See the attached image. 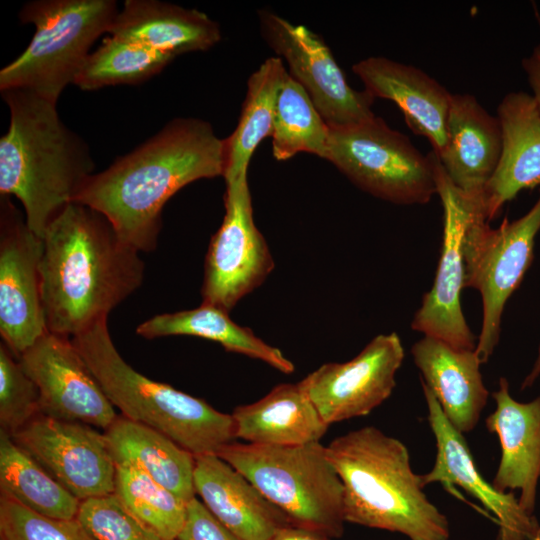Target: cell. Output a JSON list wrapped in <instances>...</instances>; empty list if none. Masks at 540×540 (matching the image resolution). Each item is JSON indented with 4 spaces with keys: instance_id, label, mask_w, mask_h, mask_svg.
I'll list each match as a JSON object with an SVG mask.
<instances>
[{
    "instance_id": "obj_22",
    "label": "cell",
    "mask_w": 540,
    "mask_h": 540,
    "mask_svg": "<svg viewBox=\"0 0 540 540\" xmlns=\"http://www.w3.org/2000/svg\"><path fill=\"white\" fill-rule=\"evenodd\" d=\"M502 150L499 119L471 94L452 93L447 142L437 156L450 181L462 192L481 198Z\"/></svg>"
},
{
    "instance_id": "obj_4",
    "label": "cell",
    "mask_w": 540,
    "mask_h": 540,
    "mask_svg": "<svg viewBox=\"0 0 540 540\" xmlns=\"http://www.w3.org/2000/svg\"><path fill=\"white\" fill-rule=\"evenodd\" d=\"M326 450L343 484L345 522L410 540H449L448 520L426 497L400 440L366 426L335 438Z\"/></svg>"
},
{
    "instance_id": "obj_39",
    "label": "cell",
    "mask_w": 540,
    "mask_h": 540,
    "mask_svg": "<svg viewBox=\"0 0 540 540\" xmlns=\"http://www.w3.org/2000/svg\"><path fill=\"white\" fill-rule=\"evenodd\" d=\"M539 376H540V344L538 347V354H537L536 360L532 366L531 371L524 378L521 389L524 390L526 388L531 387L534 384V382L538 379Z\"/></svg>"
},
{
    "instance_id": "obj_32",
    "label": "cell",
    "mask_w": 540,
    "mask_h": 540,
    "mask_svg": "<svg viewBox=\"0 0 540 540\" xmlns=\"http://www.w3.org/2000/svg\"><path fill=\"white\" fill-rule=\"evenodd\" d=\"M114 494L163 540H177L186 520L187 504L157 483L140 466L116 464Z\"/></svg>"
},
{
    "instance_id": "obj_31",
    "label": "cell",
    "mask_w": 540,
    "mask_h": 540,
    "mask_svg": "<svg viewBox=\"0 0 540 540\" xmlns=\"http://www.w3.org/2000/svg\"><path fill=\"white\" fill-rule=\"evenodd\" d=\"M173 59L140 44L109 35L89 54L74 84L86 91L138 84L158 74Z\"/></svg>"
},
{
    "instance_id": "obj_28",
    "label": "cell",
    "mask_w": 540,
    "mask_h": 540,
    "mask_svg": "<svg viewBox=\"0 0 540 540\" xmlns=\"http://www.w3.org/2000/svg\"><path fill=\"white\" fill-rule=\"evenodd\" d=\"M286 73L282 59L270 57L250 75L237 126L224 139L225 180L247 172L254 151L271 136L277 97Z\"/></svg>"
},
{
    "instance_id": "obj_34",
    "label": "cell",
    "mask_w": 540,
    "mask_h": 540,
    "mask_svg": "<svg viewBox=\"0 0 540 540\" xmlns=\"http://www.w3.org/2000/svg\"><path fill=\"white\" fill-rule=\"evenodd\" d=\"M40 414L39 391L18 359L0 345V425L13 435Z\"/></svg>"
},
{
    "instance_id": "obj_7",
    "label": "cell",
    "mask_w": 540,
    "mask_h": 540,
    "mask_svg": "<svg viewBox=\"0 0 540 540\" xmlns=\"http://www.w3.org/2000/svg\"><path fill=\"white\" fill-rule=\"evenodd\" d=\"M219 457L242 473L295 525L344 533L343 484L320 442L262 445L232 442Z\"/></svg>"
},
{
    "instance_id": "obj_26",
    "label": "cell",
    "mask_w": 540,
    "mask_h": 540,
    "mask_svg": "<svg viewBox=\"0 0 540 540\" xmlns=\"http://www.w3.org/2000/svg\"><path fill=\"white\" fill-rule=\"evenodd\" d=\"M104 433L115 464H137L157 483L186 503L196 497V458L171 438L122 415Z\"/></svg>"
},
{
    "instance_id": "obj_10",
    "label": "cell",
    "mask_w": 540,
    "mask_h": 540,
    "mask_svg": "<svg viewBox=\"0 0 540 540\" xmlns=\"http://www.w3.org/2000/svg\"><path fill=\"white\" fill-rule=\"evenodd\" d=\"M434 166L443 208L442 243L432 288L424 294L411 328L455 349L475 350L476 338L463 314L460 295L465 288L464 237L479 213L480 199L462 192L450 181L435 153Z\"/></svg>"
},
{
    "instance_id": "obj_25",
    "label": "cell",
    "mask_w": 540,
    "mask_h": 540,
    "mask_svg": "<svg viewBox=\"0 0 540 540\" xmlns=\"http://www.w3.org/2000/svg\"><path fill=\"white\" fill-rule=\"evenodd\" d=\"M236 439L262 445H302L319 442L329 425L299 382L275 386L258 401L231 414Z\"/></svg>"
},
{
    "instance_id": "obj_19",
    "label": "cell",
    "mask_w": 540,
    "mask_h": 540,
    "mask_svg": "<svg viewBox=\"0 0 540 540\" xmlns=\"http://www.w3.org/2000/svg\"><path fill=\"white\" fill-rule=\"evenodd\" d=\"M352 70L374 98L399 107L409 128L425 137L437 156L443 153L451 92L423 70L385 57L362 59Z\"/></svg>"
},
{
    "instance_id": "obj_36",
    "label": "cell",
    "mask_w": 540,
    "mask_h": 540,
    "mask_svg": "<svg viewBox=\"0 0 540 540\" xmlns=\"http://www.w3.org/2000/svg\"><path fill=\"white\" fill-rule=\"evenodd\" d=\"M177 540H243L224 526L194 497L187 504L185 524Z\"/></svg>"
},
{
    "instance_id": "obj_5",
    "label": "cell",
    "mask_w": 540,
    "mask_h": 540,
    "mask_svg": "<svg viewBox=\"0 0 540 540\" xmlns=\"http://www.w3.org/2000/svg\"><path fill=\"white\" fill-rule=\"evenodd\" d=\"M71 340L122 416L165 434L195 457L217 455L235 441L231 414L132 368L114 346L107 319Z\"/></svg>"
},
{
    "instance_id": "obj_11",
    "label": "cell",
    "mask_w": 540,
    "mask_h": 540,
    "mask_svg": "<svg viewBox=\"0 0 540 540\" xmlns=\"http://www.w3.org/2000/svg\"><path fill=\"white\" fill-rule=\"evenodd\" d=\"M225 215L205 257L203 302L227 312L260 286L274 268L255 225L247 172L225 180Z\"/></svg>"
},
{
    "instance_id": "obj_27",
    "label": "cell",
    "mask_w": 540,
    "mask_h": 540,
    "mask_svg": "<svg viewBox=\"0 0 540 540\" xmlns=\"http://www.w3.org/2000/svg\"><path fill=\"white\" fill-rule=\"evenodd\" d=\"M136 333L146 339L177 335L199 337L219 343L229 352L261 360L282 373L290 374L295 370L294 364L278 348L235 323L229 312L206 303L190 310L155 315L139 324Z\"/></svg>"
},
{
    "instance_id": "obj_18",
    "label": "cell",
    "mask_w": 540,
    "mask_h": 540,
    "mask_svg": "<svg viewBox=\"0 0 540 540\" xmlns=\"http://www.w3.org/2000/svg\"><path fill=\"white\" fill-rule=\"evenodd\" d=\"M497 117L501 155L479 205V216L489 223L518 193L540 185V112L532 95L507 93L497 107Z\"/></svg>"
},
{
    "instance_id": "obj_20",
    "label": "cell",
    "mask_w": 540,
    "mask_h": 540,
    "mask_svg": "<svg viewBox=\"0 0 540 540\" xmlns=\"http://www.w3.org/2000/svg\"><path fill=\"white\" fill-rule=\"evenodd\" d=\"M495 410L486 418V428L497 434L501 459L492 480L500 492L520 490L521 508L533 516L540 479V396L528 402L516 401L506 378L492 393Z\"/></svg>"
},
{
    "instance_id": "obj_9",
    "label": "cell",
    "mask_w": 540,
    "mask_h": 540,
    "mask_svg": "<svg viewBox=\"0 0 540 540\" xmlns=\"http://www.w3.org/2000/svg\"><path fill=\"white\" fill-rule=\"evenodd\" d=\"M539 231L540 193L533 206L516 220L505 219L492 228L478 213L467 228L463 246L465 287L478 290L482 298V325L475 349L482 364L499 342L506 303L533 261Z\"/></svg>"
},
{
    "instance_id": "obj_33",
    "label": "cell",
    "mask_w": 540,
    "mask_h": 540,
    "mask_svg": "<svg viewBox=\"0 0 540 540\" xmlns=\"http://www.w3.org/2000/svg\"><path fill=\"white\" fill-rule=\"evenodd\" d=\"M76 518L96 540H163L114 493L80 501Z\"/></svg>"
},
{
    "instance_id": "obj_24",
    "label": "cell",
    "mask_w": 540,
    "mask_h": 540,
    "mask_svg": "<svg viewBox=\"0 0 540 540\" xmlns=\"http://www.w3.org/2000/svg\"><path fill=\"white\" fill-rule=\"evenodd\" d=\"M108 34L173 58L221 40L219 24L205 13L158 0L125 1Z\"/></svg>"
},
{
    "instance_id": "obj_37",
    "label": "cell",
    "mask_w": 540,
    "mask_h": 540,
    "mask_svg": "<svg viewBox=\"0 0 540 540\" xmlns=\"http://www.w3.org/2000/svg\"><path fill=\"white\" fill-rule=\"evenodd\" d=\"M521 64L532 91L531 95L540 112V42L523 58Z\"/></svg>"
},
{
    "instance_id": "obj_6",
    "label": "cell",
    "mask_w": 540,
    "mask_h": 540,
    "mask_svg": "<svg viewBox=\"0 0 540 540\" xmlns=\"http://www.w3.org/2000/svg\"><path fill=\"white\" fill-rule=\"evenodd\" d=\"M119 9L113 0H37L19 12L35 33L26 49L0 71V90H24L57 104L108 33Z\"/></svg>"
},
{
    "instance_id": "obj_15",
    "label": "cell",
    "mask_w": 540,
    "mask_h": 540,
    "mask_svg": "<svg viewBox=\"0 0 540 540\" xmlns=\"http://www.w3.org/2000/svg\"><path fill=\"white\" fill-rule=\"evenodd\" d=\"M404 348L395 333L374 337L354 358L326 363L299 382L328 424L369 414L393 392Z\"/></svg>"
},
{
    "instance_id": "obj_29",
    "label": "cell",
    "mask_w": 540,
    "mask_h": 540,
    "mask_svg": "<svg viewBox=\"0 0 540 540\" xmlns=\"http://www.w3.org/2000/svg\"><path fill=\"white\" fill-rule=\"evenodd\" d=\"M0 491L22 506L47 517L74 519L80 500L61 486L0 430Z\"/></svg>"
},
{
    "instance_id": "obj_12",
    "label": "cell",
    "mask_w": 540,
    "mask_h": 540,
    "mask_svg": "<svg viewBox=\"0 0 540 540\" xmlns=\"http://www.w3.org/2000/svg\"><path fill=\"white\" fill-rule=\"evenodd\" d=\"M268 45L286 61L288 73L305 89L329 127L353 124L375 116V98L353 89L323 39L303 25L277 14L259 13Z\"/></svg>"
},
{
    "instance_id": "obj_17",
    "label": "cell",
    "mask_w": 540,
    "mask_h": 540,
    "mask_svg": "<svg viewBox=\"0 0 540 540\" xmlns=\"http://www.w3.org/2000/svg\"><path fill=\"white\" fill-rule=\"evenodd\" d=\"M422 389L437 447L434 466L420 475L423 487L435 482L461 487L495 515L499 524L498 540H540V526L535 517L521 508L513 493L496 490L482 477L463 434L450 424L435 396L423 383Z\"/></svg>"
},
{
    "instance_id": "obj_14",
    "label": "cell",
    "mask_w": 540,
    "mask_h": 540,
    "mask_svg": "<svg viewBox=\"0 0 540 540\" xmlns=\"http://www.w3.org/2000/svg\"><path fill=\"white\" fill-rule=\"evenodd\" d=\"M41 238L9 196L0 197V334L18 359L46 332L40 282Z\"/></svg>"
},
{
    "instance_id": "obj_23",
    "label": "cell",
    "mask_w": 540,
    "mask_h": 540,
    "mask_svg": "<svg viewBox=\"0 0 540 540\" xmlns=\"http://www.w3.org/2000/svg\"><path fill=\"white\" fill-rule=\"evenodd\" d=\"M413 361L444 416L461 434L472 431L488 401L475 350H458L423 336L411 348Z\"/></svg>"
},
{
    "instance_id": "obj_3",
    "label": "cell",
    "mask_w": 540,
    "mask_h": 540,
    "mask_svg": "<svg viewBox=\"0 0 540 540\" xmlns=\"http://www.w3.org/2000/svg\"><path fill=\"white\" fill-rule=\"evenodd\" d=\"M1 93L10 122L0 139V193L21 202L29 229L41 238L94 174V161L56 103L24 90Z\"/></svg>"
},
{
    "instance_id": "obj_2",
    "label": "cell",
    "mask_w": 540,
    "mask_h": 540,
    "mask_svg": "<svg viewBox=\"0 0 540 540\" xmlns=\"http://www.w3.org/2000/svg\"><path fill=\"white\" fill-rule=\"evenodd\" d=\"M40 282L47 331L72 338L142 284L144 263L100 212L71 202L41 237Z\"/></svg>"
},
{
    "instance_id": "obj_1",
    "label": "cell",
    "mask_w": 540,
    "mask_h": 540,
    "mask_svg": "<svg viewBox=\"0 0 540 540\" xmlns=\"http://www.w3.org/2000/svg\"><path fill=\"white\" fill-rule=\"evenodd\" d=\"M225 141L198 118H176L106 170L91 175L74 202L103 214L139 252L157 247L166 202L186 185L224 176Z\"/></svg>"
},
{
    "instance_id": "obj_8",
    "label": "cell",
    "mask_w": 540,
    "mask_h": 540,
    "mask_svg": "<svg viewBox=\"0 0 540 540\" xmlns=\"http://www.w3.org/2000/svg\"><path fill=\"white\" fill-rule=\"evenodd\" d=\"M363 191L398 205H424L437 194L434 153L422 154L373 116L329 127L325 158Z\"/></svg>"
},
{
    "instance_id": "obj_35",
    "label": "cell",
    "mask_w": 540,
    "mask_h": 540,
    "mask_svg": "<svg viewBox=\"0 0 540 540\" xmlns=\"http://www.w3.org/2000/svg\"><path fill=\"white\" fill-rule=\"evenodd\" d=\"M0 540H96L74 519L38 514L0 496Z\"/></svg>"
},
{
    "instance_id": "obj_38",
    "label": "cell",
    "mask_w": 540,
    "mask_h": 540,
    "mask_svg": "<svg viewBox=\"0 0 540 540\" xmlns=\"http://www.w3.org/2000/svg\"><path fill=\"white\" fill-rule=\"evenodd\" d=\"M324 532L290 524L280 529L270 540H331Z\"/></svg>"
},
{
    "instance_id": "obj_30",
    "label": "cell",
    "mask_w": 540,
    "mask_h": 540,
    "mask_svg": "<svg viewBox=\"0 0 540 540\" xmlns=\"http://www.w3.org/2000/svg\"><path fill=\"white\" fill-rule=\"evenodd\" d=\"M271 137L273 156L279 161L300 152L325 158L329 126L288 71L278 93Z\"/></svg>"
},
{
    "instance_id": "obj_13",
    "label": "cell",
    "mask_w": 540,
    "mask_h": 540,
    "mask_svg": "<svg viewBox=\"0 0 540 540\" xmlns=\"http://www.w3.org/2000/svg\"><path fill=\"white\" fill-rule=\"evenodd\" d=\"M11 437L78 500L114 493L116 464L104 431L39 414Z\"/></svg>"
},
{
    "instance_id": "obj_21",
    "label": "cell",
    "mask_w": 540,
    "mask_h": 540,
    "mask_svg": "<svg viewBox=\"0 0 540 540\" xmlns=\"http://www.w3.org/2000/svg\"><path fill=\"white\" fill-rule=\"evenodd\" d=\"M194 487L206 508L243 540H270L293 524L242 473L216 454L195 457Z\"/></svg>"
},
{
    "instance_id": "obj_16",
    "label": "cell",
    "mask_w": 540,
    "mask_h": 540,
    "mask_svg": "<svg viewBox=\"0 0 540 540\" xmlns=\"http://www.w3.org/2000/svg\"><path fill=\"white\" fill-rule=\"evenodd\" d=\"M18 361L38 388L40 414L103 431L118 417L71 338L47 331Z\"/></svg>"
}]
</instances>
